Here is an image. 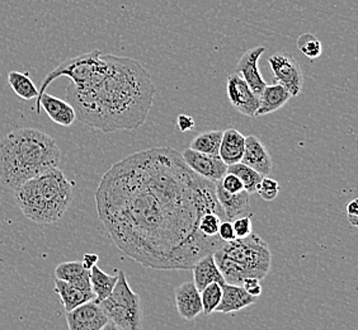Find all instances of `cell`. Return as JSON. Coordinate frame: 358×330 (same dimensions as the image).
<instances>
[{"instance_id":"6da1fadb","label":"cell","mask_w":358,"mask_h":330,"mask_svg":"<svg viewBox=\"0 0 358 330\" xmlns=\"http://www.w3.org/2000/svg\"><path fill=\"white\" fill-rule=\"evenodd\" d=\"M96 205L115 245L146 268L191 269L225 243L199 227L205 213L224 219L215 183L172 148L135 152L112 165L96 188Z\"/></svg>"},{"instance_id":"7a4b0ae2","label":"cell","mask_w":358,"mask_h":330,"mask_svg":"<svg viewBox=\"0 0 358 330\" xmlns=\"http://www.w3.org/2000/svg\"><path fill=\"white\" fill-rule=\"evenodd\" d=\"M103 73L84 87L70 84L66 98L76 118L92 129L110 134L136 130L148 120L155 85L144 66L130 57L103 54Z\"/></svg>"},{"instance_id":"3957f363","label":"cell","mask_w":358,"mask_h":330,"mask_svg":"<svg viewBox=\"0 0 358 330\" xmlns=\"http://www.w3.org/2000/svg\"><path fill=\"white\" fill-rule=\"evenodd\" d=\"M62 152L46 132L26 127L10 131L0 140V185L15 191L27 180L57 168Z\"/></svg>"},{"instance_id":"277c9868","label":"cell","mask_w":358,"mask_h":330,"mask_svg":"<svg viewBox=\"0 0 358 330\" xmlns=\"http://www.w3.org/2000/svg\"><path fill=\"white\" fill-rule=\"evenodd\" d=\"M14 199L28 220L40 225L55 224L62 220L73 201V183L57 166L18 187Z\"/></svg>"},{"instance_id":"5b68a950","label":"cell","mask_w":358,"mask_h":330,"mask_svg":"<svg viewBox=\"0 0 358 330\" xmlns=\"http://www.w3.org/2000/svg\"><path fill=\"white\" fill-rule=\"evenodd\" d=\"M225 282L241 286L245 278L263 280L268 275L272 254L268 244L257 234L225 241L214 253Z\"/></svg>"},{"instance_id":"8992f818","label":"cell","mask_w":358,"mask_h":330,"mask_svg":"<svg viewBox=\"0 0 358 330\" xmlns=\"http://www.w3.org/2000/svg\"><path fill=\"white\" fill-rule=\"evenodd\" d=\"M110 323L121 330H141L143 310L140 296L132 291L124 271H118L117 282L110 295L98 303Z\"/></svg>"},{"instance_id":"52a82bcc","label":"cell","mask_w":358,"mask_h":330,"mask_svg":"<svg viewBox=\"0 0 358 330\" xmlns=\"http://www.w3.org/2000/svg\"><path fill=\"white\" fill-rule=\"evenodd\" d=\"M104 68H106V62H104L103 52L99 50H93L82 55L71 57L48 73L38 89V96H41L42 93H45L48 85L55 82L56 79L60 76H68L71 80V84H74L76 87H84L101 76L103 73Z\"/></svg>"},{"instance_id":"ba28073f","label":"cell","mask_w":358,"mask_h":330,"mask_svg":"<svg viewBox=\"0 0 358 330\" xmlns=\"http://www.w3.org/2000/svg\"><path fill=\"white\" fill-rule=\"evenodd\" d=\"M275 82L282 85L291 96H300L303 87V73L296 60L285 52H277L268 59Z\"/></svg>"},{"instance_id":"9c48e42d","label":"cell","mask_w":358,"mask_h":330,"mask_svg":"<svg viewBox=\"0 0 358 330\" xmlns=\"http://www.w3.org/2000/svg\"><path fill=\"white\" fill-rule=\"evenodd\" d=\"M227 98L235 110L248 117H255L259 108V96L250 89L248 84L238 73L227 76Z\"/></svg>"},{"instance_id":"30bf717a","label":"cell","mask_w":358,"mask_h":330,"mask_svg":"<svg viewBox=\"0 0 358 330\" xmlns=\"http://www.w3.org/2000/svg\"><path fill=\"white\" fill-rule=\"evenodd\" d=\"M69 330H102L108 323L103 310L93 300L66 313Z\"/></svg>"},{"instance_id":"8fae6325","label":"cell","mask_w":358,"mask_h":330,"mask_svg":"<svg viewBox=\"0 0 358 330\" xmlns=\"http://www.w3.org/2000/svg\"><path fill=\"white\" fill-rule=\"evenodd\" d=\"M182 157L193 172L213 183L221 180L227 173V165L221 160L220 157L194 152L189 148L185 150Z\"/></svg>"},{"instance_id":"7c38bea8","label":"cell","mask_w":358,"mask_h":330,"mask_svg":"<svg viewBox=\"0 0 358 330\" xmlns=\"http://www.w3.org/2000/svg\"><path fill=\"white\" fill-rule=\"evenodd\" d=\"M266 48L259 46V48H250L244 55L241 56V60L238 62L235 73L245 80V82L250 87V89L255 92L257 96L262 94L263 89L266 88L267 82L263 79L262 74L258 68V62L261 56L264 54Z\"/></svg>"},{"instance_id":"4fadbf2b","label":"cell","mask_w":358,"mask_h":330,"mask_svg":"<svg viewBox=\"0 0 358 330\" xmlns=\"http://www.w3.org/2000/svg\"><path fill=\"white\" fill-rule=\"evenodd\" d=\"M241 163L255 169V172L259 173L262 177H268L273 166V162L267 148L255 135L245 138V148Z\"/></svg>"},{"instance_id":"5bb4252c","label":"cell","mask_w":358,"mask_h":330,"mask_svg":"<svg viewBox=\"0 0 358 330\" xmlns=\"http://www.w3.org/2000/svg\"><path fill=\"white\" fill-rule=\"evenodd\" d=\"M40 107L46 112L48 117L51 118L55 124L69 127L76 122V110L73 106L62 98L51 96L48 93H42L41 96L37 98V112L40 113Z\"/></svg>"},{"instance_id":"9a60e30c","label":"cell","mask_w":358,"mask_h":330,"mask_svg":"<svg viewBox=\"0 0 358 330\" xmlns=\"http://www.w3.org/2000/svg\"><path fill=\"white\" fill-rule=\"evenodd\" d=\"M176 305L179 315L185 320H193L202 313L201 294L194 283L185 282L174 289Z\"/></svg>"},{"instance_id":"2e32d148","label":"cell","mask_w":358,"mask_h":330,"mask_svg":"<svg viewBox=\"0 0 358 330\" xmlns=\"http://www.w3.org/2000/svg\"><path fill=\"white\" fill-rule=\"evenodd\" d=\"M215 192L224 211V219L234 221L235 219L244 216L249 211V194L247 191L239 193H229L221 187L220 182L215 183Z\"/></svg>"},{"instance_id":"e0dca14e","label":"cell","mask_w":358,"mask_h":330,"mask_svg":"<svg viewBox=\"0 0 358 330\" xmlns=\"http://www.w3.org/2000/svg\"><path fill=\"white\" fill-rule=\"evenodd\" d=\"M221 289H222V296H221L219 306L215 309L216 313H222V314L236 313L253 305L258 300V297L249 295L243 286L224 283Z\"/></svg>"},{"instance_id":"ac0fdd59","label":"cell","mask_w":358,"mask_h":330,"mask_svg":"<svg viewBox=\"0 0 358 330\" xmlns=\"http://www.w3.org/2000/svg\"><path fill=\"white\" fill-rule=\"evenodd\" d=\"M191 269L193 271V283L200 292L211 283H219L221 286L227 283L215 261L214 254L203 257L200 261H196Z\"/></svg>"},{"instance_id":"d6986e66","label":"cell","mask_w":358,"mask_h":330,"mask_svg":"<svg viewBox=\"0 0 358 330\" xmlns=\"http://www.w3.org/2000/svg\"><path fill=\"white\" fill-rule=\"evenodd\" d=\"M245 148V136L236 129H227L222 131L219 157L221 160L229 165L241 163Z\"/></svg>"},{"instance_id":"ffe728a7","label":"cell","mask_w":358,"mask_h":330,"mask_svg":"<svg viewBox=\"0 0 358 330\" xmlns=\"http://www.w3.org/2000/svg\"><path fill=\"white\" fill-rule=\"evenodd\" d=\"M291 98L292 96L289 92L278 82L266 85L262 94L259 96V108L255 113V117L269 115L275 110H281L285 104L289 103Z\"/></svg>"},{"instance_id":"44dd1931","label":"cell","mask_w":358,"mask_h":330,"mask_svg":"<svg viewBox=\"0 0 358 330\" xmlns=\"http://www.w3.org/2000/svg\"><path fill=\"white\" fill-rule=\"evenodd\" d=\"M55 278L71 283L79 289L92 291L90 269L85 268L82 261H64L55 268Z\"/></svg>"},{"instance_id":"7402d4cb","label":"cell","mask_w":358,"mask_h":330,"mask_svg":"<svg viewBox=\"0 0 358 330\" xmlns=\"http://www.w3.org/2000/svg\"><path fill=\"white\" fill-rule=\"evenodd\" d=\"M55 292L60 297L66 313L88 301H93L96 297L93 291L79 289L71 283L65 282L57 278H55Z\"/></svg>"},{"instance_id":"603a6c76","label":"cell","mask_w":358,"mask_h":330,"mask_svg":"<svg viewBox=\"0 0 358 330\" xmlns=\"http://www.w3.org/2000/svg\"><path fill=\"white\" fill-rule=\"evenodd\" d=\"M90 286L94 294V301L96 303H102L106 300L110 292L115 289V285L117 282V275H107L102 269L94 264L90 269Z\"/></svg>"},{"instance_id":"cb8c5ba5","label":"cell","mask_w":358,"mask_h":330,"mask_svg":"<svg viewBox=\"0 0 358 330\" xmlns=\"http://www.w3.org/2000/svg\"><path fill=\"white\" fill-rule=\"evenodd\" d=\"M8 84L13 90L14 94L24 101H32L38 96V89L28 73H21L15 70L9 71Z\"/></svg>"},{"instance_id":"d4e9b609","label":"cell","mask_w":358,"mask_h":330,"mask_svg":"<svg viewBox=\"0 0 358 330\" xmlns=\"http://www.w3.org/2000/svg\"><path fill=\"white\" fill-rule=\"evenodd\" d=\"M221 138H222V131L214 130L202 132L201 135L193 138L189 145V149H192L194 152L206 154V155L219 157Z\"/></svg>"},{"instance_id":"484cf974","label":"cell","mask_w":358,"mask_h":330,"mask_svg":"<svg viewBox=\"0 0 358 330\" xmlns=\"http://www.w3.org/2000/svg\"><path fill=\"white\" fill-rule=\"evenodd\" d=\"M227 173H231V174H234L238 178L241 179L243 187H244V191H247L249 194L257 193L258 186H259V183H261L263 178L259 173L255 172V169L249 168L243 163L229 165Z\"/></svg>"},{"instance_id":"4316f807","label":"cell","mask_w":358,"mask_h":330,"mask_svg":"<svg viewBox=\"0 0 358 330\" xmlns=\"http://www.w3.org/2000/svg\"><path fill=\"white\" fill-rule=\"evenodd\" d=\"M201 294V301H202V311L206 315H211L215 309L219 306L222 296V289L219 283H211L202 289Z\"/></svg>"},{"instance_id":"83f0119b","label":"cell","mask_w":358,"mask_h":330,"mask_svg":"<svg viewBox=\"0 0 358 330\" xmlns=\"http://www.w3.org/2000/svg\"><path fill=\"white\" fill-rule=\"evenodd\" d=\"M297 48L310 60H315L323 54V46L319 38L311 34H303L297 38Z\"/></svg>"},{"instance_id":"f1b7e54d","label":"cell","mask_w":358,"mask_h":330,"mask_svg":"<svg viewBox=\"0 0 358 330\" xmlns=\"http://www.w3.org/2000/svg\"><path fill=\"white\" fill-rule=\"evenodd\" d=\"M224 220L220 215L214 213H205L200 220V231L207 238H215L219 236V227H220L221 221Z\"/></svg>"},{"instance_id":"f546056e","label":"cell","mask_w":358,"mask_h":330,"mask_svg":"<svg viewBox=\"0 0 358 330\" xmlns=\"http://www.w3.org/2000/svg\"><path fill=\"white\" fill-rule=\"evenodd\" d=\"M257 193H259V196L263 200L271 202L275 201L280 193V185L275 179L269 178V177H263Z\"/></svg>"},{"instance_id":"4dcf8cb0","label":"cell","mask_w":358,"mask_h":330,"mask_svg":"<svg viewBox=\"0 0 358 330\" xmlns=\"http://www.w3.org/2000/svg\"><path fill=\"white\" fill-rule=\"evenodd\" d=\"M233 222V227H234L235 235L236 238H245L249 234L253 233V224H252V217L250 216H241L238 219H235Z\"/></svg>"},{"instance_id":"1f68e13d","label":"cell","mask_w":358,"mask_h":330,"mask_svg":"<svg viewBox=\"0 0 358 330\" xmlns=\"http://www.w3.org/2000/svg\"><path fill=\"white\" fill-rule=\"evenodd\" d=\"M220 182L221 187L229 193H239L244 191V187L241 182V179L238 178L234 174L231 173H227Z\"/></svg>"},{"instance_id":"d6a6232c","label":"cell","mask_w":358,"mask_h":330,"mask_svg":"<svg viewBox=\"0 0 358 330\" xmlns=\"http://www.w3.org/2000/svg\"><path fill=\"white\" fill-rule=\"evenodd\" d=\"M217 235H219V238H220L222 241H231L236 239L234 227H233V222L227 220L221 221Z\"/></svg>"},{"instance_id":"836d02e7","label":"cell","mask_w":358,"mask_h":330,"mask_svg":"<svg viewBox=\"0 0 358 330\" xmlns=\"http://www.w3.org/2000/svg\"><path fill=\"white\" fill-rule=\"evenodd\" d=\"M241 286L248 292L249 295L255 296V297H259L262 295V285H261V280H258V278H253V277L245 278Z\"/></svg>"},{"instance_id":"e575fe53","label":"cell","mask_w":358,"mask_h":330,"mask_svg":"<svg viewBox=\"0 0 358 330\" xmlns=\"http://www.w3.org/2000/svg\"><path fill=\"white\" fill-rule=\"evenodd\" d=\"M347 219L352 227H357L358 225V200L355 199L347 205Z\"/></svg>"},{"instance_id":"d590c367","label":"cell","mask_w":358,"mask_h":330,"mask_svg":"<svg viewBox=\"0 0 358 330\" xmlns=\"http://www.w3.org/2000/svg\"><path fill=\"white\" fill-rule=\"evenodd\" d=\"M177 126L182 132H188V131H192L194 129L196 121H194V118L188 116V115H179L178 118H177Z\"/></svg>"},{"instance_id":"8d00e7d4","label":"cell","mask_w":358,"mask_h":330,"mask_svg":"<svg viewBox=\"0 0 358 330\" xmlns=\"http://www.w3.org/2000/svg\"><path fill=\"white\" fill-rule=\"evenodd\" d=\"M99 261V258H98V255L96 254H85L83 258V266L87 269H90L94 264H96Z\"/></svg>"},{"instance_id":"74e56055","label":"cell","mask_w":358,"mask_h":330,"mask_svg":"<svg viewBox=\"0 0 358 330\" xmlns=\"http://www.w3.org/2000/svg\"><path fill=\"white\" fill-rule=\"evenodd\" d=\"M102 330H121L118 329L117 327L113 323H110V322H108V323L106 324V327H104L103 329Z\"/></svg>"}]
</instances>
